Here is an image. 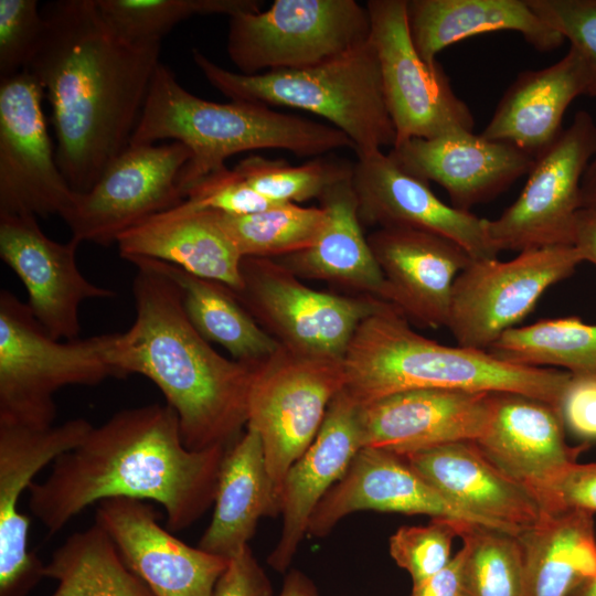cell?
<instances>
[{
	"label": "cell",
	"mask_w": 596,
	"mask_h": 596,
	"mask_svg": "<svg viewBox=\"0 0 596 596\" xmlns=\"http://www.w3.org/2000/svg\"><path fill=\"white\" fill-rule=\"evenodd\" d=\"M44 31L28 71L52 109L56 162L83 193L129 146L159 63L161 43H129L95 0H62L43 12Z\"/></svg>",
	"instance_id": "1"
},
{
	"label": "cell",
	"mask_w": 596,
	"mask_h": 596,
	"mask_svg": "<svg viewBox=\"0 0 596 596\" xmlns=\"http://www.w3.org/2000/svg\"><path fill=\"white\" fill-rule=\"evenodd\" d=\"M226 450L188 449L168 404L123 409L58 456L44 481L30 485L29 508L54 534L93 503L151 500L164 508L170 530H184L214 501Z\"/></svg>",
	"instance_id": "2"
},
{
	"label": "cell",
	"mask_w": 596,
	"mask_h": 596,
	"mask_svg": "<svg viewBox=\"0 0 596 596\" xmlns=\"http://www.w3.org/2000/svg\"><path fill=\"white\" fill-rule=\"evenodd\" d=\"M128 262L137 268L136 317L115 333L114 365L121 379L140 374L158 386L188 449L230 448L247 425L256 363L220 354L190 322L175 284L140 258Z\"/></svg>",
	"instance_id": "3"
},
{
	"label": "cell",
	"mask_w": 596,
	"mask_h": 596,
	"mask_svg": "<svg viewBox=\"0 0 596 596\" xmlns=\"http://www.w3.org/2000/svg\"><path fill=\"white\" fill-rule=\"evenodd\" d=\"M343 390L361 406L424 389L517 393L560 409L571 379L564 370L511 364L481 351L438 343L381 302L356 328L343 358Z\"/></svg>",
	"instance_id": "4"
},
{
	"label": "cell",
	"mask_w": 596,
	"mask_h": 596,
	"mask_svg": "<svg viewBox=\"0 0 596 596\" xmlns=\"http://www.w3.org/2000/svg\"><path fill=\"white\" fill-rule=\"evenodd\" d=\"M171 139L188 147L191 159L180 175L188 190L225 166L230 157L256 149H281L298 157H317L350 148L352 141L331 125L274 110L270 106L200 98L159 64L129 145Z\"/></svg>",
	"instance_id": "5"
},
{
	"label": "cell",
	"mask_w": 596,
	"mask_h": 596,
	"mask_svg": "<svg viewBox=\"0 0 596 596\" xmlns=\"http://www.w3.org/2000/svg\"><path fill=\"white\" fill-rule=\"evenodd\" d=\"M192 57L210 85L230 100L317 115L347 135L356 158L395 145L371 35L366 42L320 64L255 75L228 71L199 50L192 51Z\"/></svg>",
	"instance_id": "6"
},
{
	"label": "cell",
	"mask_w": 596,
	"mask_h": 596,
	"mask_svg": "<svg viewBox=\"0 0 596 596\" xmlns=\"http://www.w3.org/2000/svg\"><path fill=\"white\" fill-rule=\"evenodd\" d=\"M115 333L53 339L28 304L0 291V423L32 428L54 424V394L68 385L121 379L113 361Z\"/></svg>",
	"instance_id": "7"
},
{
	"label": "cell",
	"mask_w": 596,
	"mask_h": 596,
	"mask_svg": "<svg viewBox=\"0 0 596 596\" xmlns=\"http://www.w3.org/2000/svg\"><path fill=\"white\" fill-rule=\"evenodd\" d=\"M370 35L366 7L354 0H275L230 17L226 51L238 73L255 75L320 64Z\"/></svg>",
	"instance_id": "8"
},
{
	"label": "cell",
	"mask_w": 596,
	"mask_h": 596,
	"mask_svg": "<svg viewBox=\"0 0 596 596\" xmlns=\"http://www.w3.org/2000/svg\"><path fill=\"white\" fill-rule=\"evenodd\" d=\"M344 384L342 360L299 354L281 345L255 364L246 426L260 436L279 497L287 471L316 438Z\"/></svg>",
	"instance_id": "9"
},
{
	"label": "cell",
	"mask_w": 596,
	"mask_h": 596,
	"mask_svg": "<svg viewBox=\"0 0 596 596\" xmlns=\"http://www.w3.org/2000/svg\"><path fill=\"white\" fill-rule=\"evenodd\" d=\"M240 302L281 347L343 360L359 324L383 302L315 290L270 258H243Z\"/></svg>",
	"instance_id": "10"
},
{
	"label": "cell",
	"mask_w": 596,
	"mask_h": 596,
	"mask_svg": "<svg viewBox=\"0 0 596 596\" xmlns=\"http://www.w3.org/2000/svg\"><path fill=\"white\" fill-rule=\"evenodd\" d=\"M581 263L574 246L526 249L509 260L472 258L454 284L447 328L458 345L487 351Z\"/></svg>",
	"instance_id": "11"
},
{
	"label": "cell",
	"mask_w": 596,
	"mask_h": 596,
	"mask_svg": "<svg viewBox=\"0 0 596 596\" xmlns=\"http://www.w3.org/2000/svg\"><path fill=\"white\" fill-rule=\"evenodd\" d=\"M596 153V123L586 110L540 155L518 199L497 219H487V234L500 251L573 246L581 210V182Z\"/></svg>",
	"instance_id": "12"
},
{
	"label": "cell",
	"mask_w": 596,
	"mask_h": 596,
	"mask_svg": "<svg viewBox=\"0 0 596 596\" xmlns=\"http://www.w3.org/2000/svg\"><path fill=\"white\" fill-rule=\"evenodd\" d=\"M365 7L395 145L412 138L472 131L470 108L456 95L441 66L428 65L417 53L409 34L406 0H369Z\"/></svg>",
	"instance_id": "13"
},
{
	"label": "cell",
	"mask_w": 596,
	"mask_h": 596,
	"mask_svg": "<svg viewBox=\"0 0 596 596\" xmlns=\"http://www.w3.org/2000/svg\"><path fill=\"white\" fill-rule=\"evenodd\" d=\"M183 143L129 145L62 216L72 237L107 246L135 225L184 201L180 175L191 159Z\"/></svg>",
	"instance_id": "14"
},
{
	"label": "cell",
	"mask_w": 596,
	"mask_h": 596,
	"mask_svg": "<svg viewBox=\"0 0 596 596\" xmlns=\"http://www.w3.org/2000/svg\"><path fill=\"white\" fill-rule=\"evenodd\" d=\"M43 97L28 70L0 78V215L62 217L72 204L75 191L56 162Z\"/></svg>",
	"instance_id": "15"
},
{
	"label": "cell",
	"mask_w": 596,
	"mask_h": 596,
	"mask_svg": "<svg viewBox=\"0 0 596 596\" xmlns=\"http://www.w3.org/2000/svg\"><path fill=\"white\" fill-rule=\"evenodd\" d=\"M79 243L74 237L65 243L47 237L34 215H0V257L24 285L34 318L56 340L78 338L84 301L115 297L111 289L81 273Z\"/></svg>",
	"instance_id": "16"
},
{
	"label": "cell",
	"mask_w": 596,
	"mask_h": 596,
	"mask_svg": "<svg viewBox=\"0 0 596 596\" xmlns=\"http://www.w3.org/2000/svg\"><path fill=\"white\" fill-rule=\"evenodd\" d=\"M92 427L84 418L46 428L0 423V596H25L43 577L44 565L26 547L30 519L18 508L22 492Z\"/></svg>",
	"instance_id": "17"
},
{
	"label": "cell",
	"mask_w": 596,
	"mask_h": 596,
	"mask_svg": "<svg viewBox=\"0 0 596 596\" xmlns=\"http://www.w3.org/2000/svg\"><path fill=\"white\" fill-rule=\"evenodd\" d=\"M352 184L362 225L426 231L454 241L473 259L497 258L487 219L446 204L383 150L356 159Z\"/></svg>",
	"instance_id": "18"
},
{
	"label": "cell",
	"mask_w": 596,
	"mask_h": 596,
	"mask_svg": "<svg viewBox=\"0 0 596 596\" xmlns=\"http://www.w3.org/2000/svg\"><path fill=\"white\" fill-rule=\"evenodd\" d=\"M95 522L106 530L126 566L155 596H213L230 561L170 534L159 524L153 507L143 500H103Z\"/></svg>",
	"instance_id": "19"
},
{
	"label": "cell",
	"mask_w": 596,
	"mask_h": 596,
	"mask_svg": "<svg viewBox=\"0 0 596 596\" xmlns=\"http://www.w3.org/2000/svg\"><path fill=\"white\" fill-rule=\"evenodd\" d=\"M368 242L384 279L382 300L408 322L447 327L456 278L471 256L438 234L406 227H381Z\"/></svg>",
	"instance_id": "20"
},
{
	"label": "cell",
	"mask_w": 596,
	"mask_h": 596,
	"mask_svg": "<svg viewBox=\"0 0 596 596\" xmlns=\"http://www.w3.org/2000/svg\"><path fill=\"white\" fill-rule=\"evenodd\" d=\"M475 443L498 469L533 494L541 511L557 479L590 446L567 444L557 407L517 393H494L490 423Z\"/></svg>",
	"instance_id": "21"
},
{
	"label": "cell",
	"mask_w": 596,
	"mask_h": 596,
	"mask_svg": "<svg viewBox=\"0 0 596 596\" xmlns=\"http://www.w3.org/2000/svg\"><path fill=\"white\" fill-rule=\"evenodd\" d=\"M494 393L424 389L361 406L363 447L400 456L437 445L479 439L491 419Z\"/></svg>",
	"instance_id": "22"
},
{
	"label": "cell",
	"mask_w": 596,
	"mask_h": 596,
	"mask_svg": "<svg viewBox=\"0 0 596 596\" xmlns=\"http://www.w3.org/2000/svg\"><path fill=\"white\" fill-rule=\"evenodd\" d=\"M406 172L441 185L453 206L469 211L490 201L524 174L535 158L504 142L458 130L430 139L412 138L387 152Z\"/></svg>",
	"instance_id": "23"
},
{
	"label": "cell",
	"mask_w": 596,
	"mask_h": 596,
	"mask_svg": "<svg viewBox=\"0 0 596 596\" xmlns=\"http://www.w3.org/2000/svg\"><path fill=\"white\" fill-rule=\"evenodd\" d=\"M362 510L426 514L490 526L445 499L403 456L374 447L356 453L344 476L315 508L307 534L324 536L342 518Z\"/></svg>",
	"instance_id": "24"
},
{
	"label": "cell",
	"mask_w": 596,
	"mask_h": 596,
	"mask_svg": "<svg viewBox=\"0 0 596 596\" xmlns=\"http://www.w3.org/2000/svg\"><path fill=\"white\" fill-rule=\"evenodd\" d=\"M403 457L445 499L492 528L518 535L541 517L533 494L498 469L473 440Z\"/></svg>",
	"instance_id": "25"
},
{
	"label": "cell",
	"mask_w": 596,
	"mask_h": 596,
	"mask_svg": "<svg viewBox=\"0 0 596 596\" xmlns=\"http://www.w3.org/2000/svg\"><path fill=\"white\" fill-rule=\"evenodd\" d=\"M363 448L361 405L342 390L305 454L287 471L280 493L283 530L268 564L284 573L307 534L310 517Z\"/></svg>",
	"instance_id": "26"
},
{
	"label": "cell",
	"mask_w": 596,
	"mask_h": 596,
	"mask_svg": "<svg viewBox=\"0 0 596 596\" xmlns=\"http://www.w3.org/2000/svg\"><path fill=\"white\" fill-rule=\"evenodd\" d=\"M116 244L127 260L139 257L164 262L233 291L242 289L243 257L214 211L194 207L185 200L127 230Z\"/></svg>",
	"instance_id": "27"
},
{
	"label": "cell",
	"mask_w": 596,
	"mask_h": 596,
	"mask_svg": "<svg viewBox=\"0 0 596 596\" xmlns=\"http://www.w3.org/2000/svg\"><path fill=\"white\" fill-rule=\"evenodd\" d=\"M586 91L584 63L570 47L556 63L519 74L480 135L509 142L536 159L558 138L567 107Z\"/></svg>",
	"instance_id": "28"
},
{
	"label": "cell",
	"mask_w": 596,
	"mask_h": 596,
	"mask_svg": "<svg viewBox=\"0 0 596 596\" xmlns=\"http://www.w3.org/2000/svg\"><path fill=\"white\" fill-rule=\"evenodd\" d=\"M319 202L326 221L316 241L276 260L299 278L327 281L382 300L384 279L362 230L352 175L329 188Z\"/></svg>",
	"instance_id": "29"
},
{
	"label": "cell",
	"mask_w": 596,
	"mask_h": 596,
	"mask_svg": "<svg viewBox=\"0 0 596 596\" xmlns=\"http://www.w3.org/2000/svg\"><path fill=\"white\" fill-rule=\"evenodd\" d=\"M214 512L198 547L231 560L248 545L258 520L280 513L259 434L246 432L227 448L219 471Z\"/></svg>",
	"instance_id": "30"
},
{
	"label": "cell",
	"mask_w": 596,
	"mask_h": 596,
	"mask_svg": "<svg viewBox=\"0 0 596 596\" xmlns=\"http://www.w3.org/2000/svg\"><path fill=\"white\" fill-rule=\"evenodd\" d=\"M406 11L413 44L430 66L447 46L483 33L514 31L541 52L564 41L526 0H406Z\"/></svg>",
	"instance_id": "31"
},
{
	"label": "cell",
	"mask_w": 596,
	"mask_h": 596,
	"mask_svg": "<svg viewBox=\"0 0 596 596\" xmlns=\"http://www.w3.org/2000/svg\"><path fill=\"white\" fill-rule=\"evenodd\" d=\"M523 561V596H570L596 574L594 513L542 512L518 535Z\"/></svg>",
	"instance_id": "32"
},
{
	"label": "cell",
	"mask_w": 596,
	"mask_h": 596,
	"mask_svg": "<svg viewBox=\"0 0 596 596\" xmlns=\"http://www.w3.org/2000/svg\"><path fill=\"white\" fill-rule=\"evenodd\" d=\"M140 259L175 284L195 330L210 343L224 348L233 360L258 363L279 349L280 344L263 329L230 287L172 264Z\"/></svg>",
	"instance_id": "33"
},
{
	"label": "cell",
	"mask_w": 596,
	"mask_h": 596,
	"mask_svg": "<svg viewBox=\"0 0 596 596\" xmlns=\"http://www.w3.org/2000/svg\"><path fill=\"white\" fill-rule=\"evenodd\" d=\"M43 576L58 581L52 596H155L97 522L70 535L44 565Z\"/></svg>",
	"instance_id": "34"
},
{
	"label": "cell",
	"mask_w": 596,
	"mask_h": 596,
	"mask_svg": "<svg viewBox=\"0 0 596 596\" xmlns=\"http://www.w3.org/2000/svg\"><path fill=\"white\" fill-rule=\"evenodd\" d=\"M487 351L511 364L562 368L572 376L596 380V324L577 317L542 319L512 328Z\"/></svg>",
	"instance_id": "35"
},
{
	"label": "cell",
	"mask_w": 596,
	"mask_h": 596,
	"mask_svg": "<svg viewBox=\"0 0 596 596\" xmlns=\"http://www.w3.org/2000/svg\"><path fill=\"white\" fill-rule=\"evenodd\" d=\"M214 213L243 258L277 259L305 249L316 241L326 221L321 206L295 203H277L243 215Z\"/></svg>",
	"instance_id": "36"
},
{
	"label": "cell",
	"mask_w": 596,
	"mask_h": 596,
	"mask_svg": "<svg viewBox=\"0 0 596 596\" xmlns=\"http://www.w3.org/2000/svg\"><path fill=\"white\" fill-rule=\"evenodd\" d=\"M109 28L129 43H161L178 23L194 17L260 11L258 0H95Z\"/></svg>",
	"instance_id": "37"
},
{
	"label": "cell",
	"mask_w": 596,
	"mask_h": 596,
	"mask_svg": "<svg viewBox=\"0 0 596 596\" xmlns=\"http://www.w3.org/2000/svg\"><path fill=\"white\" fill-rule=\"evenodd\" d=\"M466 596H523V561L515 534L468 523L461 530Z\"/></svg>",
	"instance_id": "38"
},
{
	"label": "cell",
	"mask_w": 596,
	"mask_h": 596,
	"mask_svg": "<svg viewBox=\"0 0 596 596\" xmlns=\"http://www.w3.org/2000/svg\"><path fill=\"white\" fill-rule=\"evenodd\" d=\"M353 164L315 159L300 166L249 156L234 170L257 193L275 203H299L321 195L352 175Z\"/></svg>",
	"instance_id": "39"
},
{
	"label": "cell",
	"mask_w": 596,
	"mask_h": 596,
	"mask_svg": "<svg viewBox=\"0 0 596 596\" xmlns=\"http://www.w3.org/2000/svg\"><path fill=\"white\" fill-rule=\"evenodd\" d=\"M468 523L433 518L426 525L401 526L390 538V554L409 574L412 584H418L450 562L453 541Z\"/></svg>",
	"instance_id": "40"
},
{
	"label": "cell",
	"mask_w": 596,
	"mask_h": 596,
	"mask_svg": "<svg viewBox=\"0 0 596 596\" xmlns=\"http://www.w3.org/2000/svg\"><path fill=\"white\" fill-rule=\"evenodd\" d=\"M579 54L587 75L586 95L596 97V0H526Z\"/></svg>",
	"instance_id": "41"
},
{
	"label": "cell",
	"mask_w": 596,
	"mask_h": 596,
	"mask_svg": "<svg viewBox=\"0 0 596 596\" xmlns=\"http://www.w3.org/2000/svg\"><path fill=\"white\" fill-rule=\"evenodd\" d=\"M43 31L36 0H0V78L28 68Z\"/></svg>",
	"instance_id": "42"
},
{
	"label": "cell",
	"mask_w": 596,
	"mask_h": 596,
	"mask_svg": "<svg viewBox=\"0 0 596 596\" xmlns=\"http://www.w3.org/2000/svg\"><path fill=\"white\" fill-rule=\"evenodd\" d=\"M184 200L198 209L232 215L256 213L277 204L253 190L234 169L227 167L190 188Z\"/></svg>",
	"instance_id": "43"
},
{
	"label": "cell",
	"mask_w": 596,
	"mask_h": 596,
	"mask_svg": "<svg viewBox=\"0 0 596 596\" xmlns=\"http://www.w3.org/2000/svg\"><path fill=\"white\" fill-rule=\"evenodd\" d=\"M560 413L565 429L584 444L596 441V380L571 375L561 398Z\"/></svg>",
	"instance_id": "44"
},
{
	"label": "cell",
	"mask_w": 596,
	"mask_h": 596,
	"mask_svg": "<svg viewBox=\"0 0 596 596\" xmlns=\"http://www.w3.org/2000/svg\"><path fill=\"white\" fill-rule=\"evenodd\" d=\"M561 510L596 513V462H575L557 479L542 512Z\"/></svg>",
	"instance_id": "45"
},
{
	"label": "cell",
	"mask_w": 596,
	"mask_h": 596,
	"mask_svg": "<svg viewBox=\"0 0 596 596\" xmlns=\"http://www.w3.org/2000/svg\"><path fill=\"white\" fill-rule=\"evenodd\" d=\"M272 584L247 545L228 561L213 596H272Z\"/></svg>",
	"instance_id": "46"
},
{
	"label": "cell",
	"mask_w": 596,
	"mask_h": 596,
	"mask_svg": "<svg viewBox=\"0 0 596 596\" xmlns=\"http://www.w3.org/2000/svg\"><path fill=\"white\" fill-rule=\"evenodd\" d=\"M462 550L432 577L413 585L409 596H466L464 588Z\"/></svg>",
	"instance_id": "47"
},
{
	"label": "cell",
	"mask_w": 596,
	"mask_h": 596,
	"mask_svg": "<svg viewBox=\"0 0 596 596\" xmlns=\"http://www.w3.org/2000/svg\"><path fill=\"white\" fill-rule=\"evenodd\" d=\"M573 246L583 262L596 265V210L581 209L576 215Z\"/></svg>",
	"instance_id": "48"
},
{
	"label": "cell",
	"mask_w": 596,
	"mask_h": 596,
	"mask_svg": "<svg viewBox=\"0 0 596 596\" xmlns=\"http://www.w3.org/2000/svg\"><path fill=\"white\" fill-rule=\"evenodd\" d=\"M279 596H318V590L306 574L294 570L287 574Z\"/></svg>",
	"instance_id": "49"
},
{
	"label": "cell",
	"mask_w": 596,
	"mask_h": 596,
	"mask_svg": "<svg viewBox=\"0 0 596 596\" xmlns=\"http://www.w3.org/2000/svg\"><path fill=\"white\" fill-rule=\"evenodd\" d=\"M581 209L596 210V153L587 166L581 182Z\"/></svg>",
	"instance_id": "50"
},
{
	"label": "cell",
	"mask_w": 596,
	"mask_h": 596,
	"mask_svg": "<svg viewBox=\"0 0 596 596\" xmlns=\"http://www.w3.org/2000/svg\"><path fill=\"white\" fill-rule=\"evenodd\" d=\"M570 596H596V574L585 579Z\"/></svg>",
	"instance_id": "51"
}]
</instances>
